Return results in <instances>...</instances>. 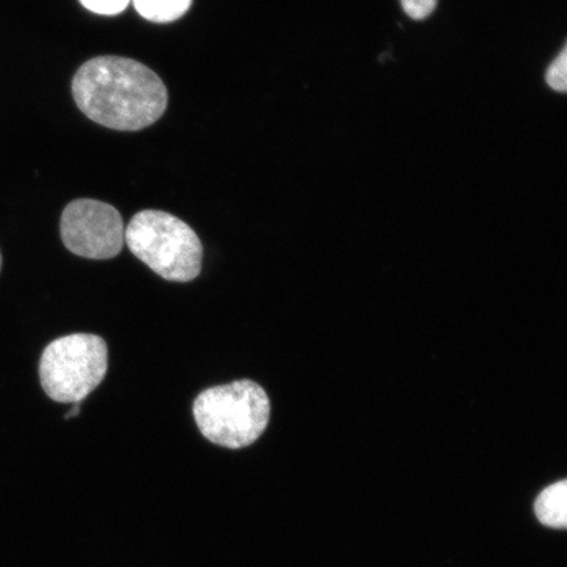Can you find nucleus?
<instances>
[{
	"label": "nucleus",
	"instance_id": "nucleus-4",
	"mask_svg": "<svg viewBox=\"0 0 567 567\" xmlns=\"http://www.w3.org/2000/svg\"><path fill=\"white\" fill-rule=\"evenodd\" d=\"M109 370V347L92 334L53 340L41 354L40 381L49 399L81 403L94 392Z\"/></svg>",
	"mask_w": 567,
	"mask_h": 567
},
{
	"label": "nucleus",
	"instance_id": "nucleus-10",
	"mask_svg": "<svg viewBox=\"0 0 567 567\" xmlns=\"http://www.w3.org/2000/svg\"><path fill=\"white\" fill-rule=\"evenodd\" d=\"M401 4L411 19L423 20L434 12L437 0H401Z\"/></svg>",
	"mask_w": 567,
	"mask_h": 567
},
{
	"label": "nucleus",
	"instance_id": "nucleus-12",
	"mask_svg": "<svg viewBox=\"0 0 567 567\" xmlns=\"http://www.w3.org/2000/svg\"><path fill=\"white\" fill-rule=\"evenodd\" d=\"M0 269H2V254H0Z\"/></svg>",
	"mask_w": 567,
	"mask_h": 567
},
{
	"label": "nucleus",
	"instance_id": "nucleus-2",
	"mask_svg": "<svg viewBox=\"0 0 567 567\" xmlns=\"http://www.w3.org/2000/svg\"><path fill=\"white\" fill-rule=\"evenodd\" d=\"M269 414L271 405L265 389L250 380L204 390L194 403L203 436L229 450L257 442L267 429Z\"/></svg>",
	"mask_w": 567,
	"mask_h": 567
},
{
	"label": "nucleus",
	"instance_id": "nucleus-8",
	"mask_svg": "<svg viewBox=\"0 0 567 567\" xmlns=\"http://www.w3.org/2000/svg\"><path fill=\"white\" fill-rule=\"evenodd\" d=\"M547 83L549 87L566 92L567 89V49L564 47L563 52L553 61L547 71Z\"/></svg>",
	"mask_w": 567,
	"mask_h": 567
},
{
	"label": "nucleus",
	"instance_id": "nucleus-11",
	"mask_svg": "<svg viewBox=\"0 0 567 567\" xmlns=\"http://www.w3.org/2000/svg\"><path fill=\"white\" fill-rule=\"evenodd\" d=\"M80 405H81V403H75V408L71 409L70 413L66 414V420H70V417H74V416L80 415V413H81Z\"/></svg>",
	"mask_w": 567,
	"mask_h": 567
},
{
	"label": "nucleus",
	"instance_id": "nucleus-1",
	"mask_svg": "<svg viewBox=\"0 0 567 567\" xmlns=\"http://www.w3.org/2000/svg\"><path fill=\"white\" fill-rule=\"evenodd\" d=\"M74 101L92 122L122 132H136L157 123L168 94L158 74L124 56L92 59L76 71Z\"/></svg>",
	"mask_w": 567,
	"mask_h": 567
},
{
	"label": "nucleus",
	"instance_id": "nucleus-5",
	"mask_svg": "<svg viewBox=\"0 0 567 567\" xmlns=\"http://www.w3.org/2000/svg\"><path fill=\"white\" fill-rule=\"evenodd\" d=\"M61 237L68 250L78 257L112 259L123 250L125 226L122 215L112 205L80 198L62 213Z\"/></svg>",
	"mask_w": 567,
	"mask_h": 567
},
{
	"label": "nucleus",
	"instance_id": "nucleus-6",
	"mask_svg": "<svg viewBox=\"0 0 567 567\" xmlns=\"http://www.w3.org/2000/svg\"><path fill=\"white\" fill-rule=\"evenodd\" d=\"M535 512L545 526L565 528L567 524V482L553 484L538 496Z\"/></svg>",
	"mask_w": 567,
	"mask_h": 567
},
{
	"label": "nucleus",
	"instance_id": "nucleus-3",
	"mask_svg": "<svg viewBox=\"0 0 567 567\" xmlns=\"http://www.w3.org/2000/svg\"><path fill=\"white\" fill-rule=\"evenodd\" d=\"M134 257L161 278L188 282L202 272L203 245L189 225L167 212L142 210L125 229Z\"/></svg>",
	"mask_w": 567,
	"mask_h": 567
},
{
	"label": "nucleus",
	"instance_id": "nucleus-7",
	"mask_svg": "<svg viewBox=\"0 0 567 567\" xmlns=\"http://www.w3.org/2000/svg\"><path fill=\"white\" fill-rule=\"evenodd\" d=\"M140 16L153 23H172L186 16L193 0H133Z\"/></svg>",
	"mask_w": 567,
	"mask_h": 567
},
{
	"label": "nucleus",
	"instance_id": "nucleus-9",
	"mask_svg": "<svg viewBox=\"0 0 567 567\" xmlns=\"http://www.w3.org/2000/svg\"><path fill=\"white\" fill-rule=\"evenodd\" d=\"M84 9L96 16L115 17L126 10L132 0H80Z\"/></svg>",
	"mask_w": 567,
	"mask_h": 567
}]
</instances>
